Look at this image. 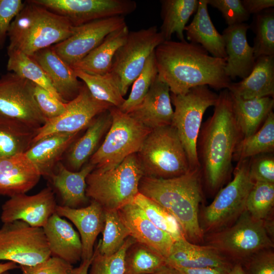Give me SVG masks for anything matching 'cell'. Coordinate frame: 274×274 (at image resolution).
<instances>
[{"label":"cell","instance_id":"cell-49","mask_svg":"<svg viewBox=\"0 0 274 274\" xmlns=\"http://www.w3.org/2000/svg\"><path fill=\"white\" fill-rule=\"evenodd\" d=\"M24 4L21 0H0V49L5 46L11 24Z\"/></svg>","mask_w":274,"mask_h":274},{"label":"cell","instance_id":"cell-12","mask_svg":"<svg viewBox=\"0 0 274 274\" xmlns=\"http://www.w3.org/2000/svg\"><path fill=\"white\" fill-rule=\"evenodd\" d=\"M50 256L42 227L19 220L3 223L0 228V260L30 266Z\"/></svg>","mask_w":274,"mask_h":274},{"label":"cell","instance_id":"cell-55","mask_svg":"<svg viewBox=\"0 0 274 274\" xmlns=\"http://www.w3.org/2000/svg\"><path fill=\"white\" fill-rule=\"evenodd\" d=\"M228 274H246L243 266L241 263H236L233 265Z\"/></svg>","mask_w":274,"mask_h":274},{"label":"cell","instance_id":"cell-39","mask_svg":"<svg viewBox=\"0 0 274 274\" xmlns=\"http://www.w3.org/2000/svg\"><path fill=\"white\" fill-rule=\"evenodd\" d=\"M132 202L142 210L155 226L169 234L175 241L185 238L178 222L160 205L140 192Z\"/></svg>","mask_w":274,"mask_h":274},{"label":"cell","instance_id":"cell-19","mask_svg":"<svg viewBox=\"0 0 274 274\" xmlns=\"http://www.w3.org/2000/svg\"><path fill=\"white\" fill-rule=\"evenodd\" d=\"M172 104L169 88L157 76L141 104L128 114L152 130L172 125Z\"/></svg>","mask_w":274,"mask_h":274},{"label":"cell","instance_id":"cell-24","mask_svg":"<svg viewBox=\"0 0 274 274\" xmlns=\"http://www.w3.org/2000/svg\"><path fill=\"white\" fill-rule=\"evenodd\" d=\"M31 56L45 72L64 102L77 96L84 83L79 80L74 70L59 56L52 46L39 50Z\"/></svg>","mask_w":274,"mask_h":274},{"label":"cell","instance_id":"cell-9","mask_svg":"<svg viewBox=\"0 0 274 274\" xmlns=\"http://www.w3.org/2000/svg\"><path fill=\"white\" fill-rule=\"evenodd\" d=\"M111 125L100 146L89 162L105 171L119 165L127 157L137 153L151 130L128 114L112 106L109 109Z\"/></svg>","mask_w":274,"mask_h":274},{"label":"cell","instance_id":"cell-47","mask_svg":"<svg viewBox=\"0 0 274 274\" xmlns=\"http://www.w3.org/2000/svg\"><path fill=\"white\" fill-rule=\"evenodd\" d=\"M19 267L22 274H73L74 268L70 263L53 256L33 266Z\"/></svg>","mask_w":274,"mask_h":274},{"label":"cell","instance_id":"cell-6","mask_svg":"<svg viewBox=\"0 0 274 274\" xmlns=\"http://www.w3.org/2000/svg\"><path fill=\"white\" fill-rule=\"evenodd\" d=\"M136 155L144 176L169 179L191 169L184 147L172 125L151 130Z\"/></svg>","mask_w":274,"mask_h":274},{"label":"cell","instance_id":"cell-14","mask_svg":"<svg viewBox=\"0 0 274 274\" xmlns=\"http://www.w3.org/2000/svg\"><path fill=\"white\" fill-rule=\"evenodd\" d=\"M67 19L75 27L103 18L133 12L135 2L131 0H31Z\"/></svg>","mask_w":274,"mask_h":274},{"label":"cell","instance_id":"cell-5","mask_svg":"<svg viewBox=\"0 0 274 274\" xmlns=\"http://www.w3.org/2000/svg\"><path fill=\"white\" fill-rule=\"evenodd\" d=\"M143 176L136 154H132L113 169L94 168L86 178V195L104 211H118L133 202Z\"/></svg>","mask_w":274,"mask_h":274},{"label":"cell","instance_id":"cell-28","mask_svg":"<svg viewBox=\"0 0 274 274\" xmlns=\"http://www.w3.org/2000/svg\"><path fill=\"white\" fill-rule=\"evenodd\" d=\"M112 123L109 109L96 116L86 128V131L71 145L66 152L67 167L73 172L79 170L88 162L98 148Z\"/></svg>","mask_w":274,"mask_h":274},{"label":"cell","instance_id":"cell-57","mask_svg":"<svg viewBox=\"0 0 274 274\" xmlns=\"http://www.w3.org/2000/svg\"><path fill=\"white\" fill-rule=\"evenodd\" d=\"M2 274H11V273L10 272H9V271H7L3 272Z\"/></svg>","mask_w":274,"mask_h":274},{"label":"cell","instance_id":"cell-17","mask_svg":"<svg viewBox=\"0 0 274 274\" xmlns=\"http://www.w3.org/2000/svg\"><path fill=\"white\" fill-rule=\"evenodd\" d=\"M55 192L48 186L37 194H21L10 197L2 206L3 223L22 221L33 227L43 228L56 213Z\"/></svg>","mask_w":274,"mask_h":274},{"label":"cell","instance_id":"cell-26","mask_svg":"<svg viewBox=\"0 0 274 274\" xmlns=\"http://www.w3.org/2000/svg\"><path fill=\"white\" fill-rule=\"evenodd\" d=\"M95 166L88 162L79 170L68 169L61 161L48 179L57 192L62 206L71 208L83 207L90 200L86 195V178Z\"/></svg>","mask_w":274,"mask_h":274},{"label":"cell","instance_id":"cell-1","mask_svg":"<svg viewBox=\"0 0 274 274\" xmlns=\"http://www.w3.org/2000/svg\"><path fill=\"white\" fill-rule=\"evenodd\" d=\"M154 53L158 76L174 94L203 85L216 90L227 89L231 83L225 71L226 60L210 55L197 44L164 41Z\"/></svg>","mask_w":274,"mask_h":274},{"label":"cell","instance_id":"cell-50","mask_svg":"<svg viewBox=\"0 0 274 274\" xmlns=\"http://www.w3.org/2000/svg\"><path fill=\"white\" fill-rule=\"evenodd\" d=\"M244 263L246 274H274V253L272 248L254 254Z\"/></svg>","mask_w":274,"mask_h":274},{"label":"cell","instance_id":"cell-11","mask_svg":"<svg viewBox=\"0 0 274 274\" xmlns=\"http://www.w3.org/2000/svg\"><path fill=\"white\" fill-rule=\"evenodd\" d=\"M164 41L156 26L129 32L125 42L115 54L110 72L123 97L149 57Z\"/></svg>","mask_w":274,"mask_h":274},{"label":"cell","instance_id":"cell-36","mask_svg":"<svg viewBox=\"0 0 274 274\" xmlns=\"http://www.w3.org/2000/svg\"><path fill=\"white\" fill-rule=\"evenodd\" d=\"M7 53V69L9 72L14 73L45 89L63 101L45 72L32 56L17 51H9Z\"/></svg>","mask_w":274,"mask_h":274},{"label":"cell","instance_id":"cell-56","mask_svg":"<svg viewBox=\"0 0 274 274\" xmlns=\"http://www.w3.org/2000/svg\"><path fill=\"white\" fill-rule=\"evenodd\" d=\"M152 274H179L173 268L166 265Z\"/></svg>","mask_w":274,"mask_h":274},{"label":"cell","instance_id":"cell-51","mask_svg":"<svg viewBox=\"0 0 274 274\" xmlns=\"http://www.w3.org/2000/svg\"><path fill=\"white\" fill-rule=\"evenodd\" d=\"M243 6L250 14H257L263 11L273 8V0H241Z\"/></svg>","mask_w":274,"mask_h":274},{"label":"cell","instance_id":"cell-48","mask_svg":"<svg viewBox=\"0 0 274 274\" xmlns=\"http://www.w3.org/2000/svg\"><path fill=\"white\" fill-rule=\"evenodd\" d=\"M250 174L255 182L274 184V157L264 154L250 158Z\"/></svg>","mask_w":274,"mask_h":274},{"label":"cell","instance_id":"cell-23","mask_svg":"<svg viewBox=\"0 0 274 274\" xmlns=\"http://www.w3.org/2000/svg\"><path fill=\"white\" fill-rule=\"evenodd\" d=\"M41 175L25 153L0 159V195L10 197L26 193Z\"/></svg>","mask_w":274,"mask_h":274},{"label":"cell","instance_id":"cell-53","mask_svg":"<svg viewBox=\"0 0 274 274\" xmlns=\"http://www.w3.org/2000/svg\"><path fill=\"white\" fill-rule=\"evenodd\" d=\"M92 259L82 260L80 265L74 268L73 274H87Z\"/></svg>","mask_w":274,"mask_h":274},{"label":"cell","instance_id":"cell-16","mask_svg":"<svg viewBox=\"0 0 274 274\" xmlns=\"http://www.w3.org/2000/svg\"><path fill=\"white\" fill-rule=\"evenodd\" d=\"M126 24L123 16L96 20L75 27L70 37L52 47L71 66L97 47L110 33Z\"/></svg>","mask_w":274,"mask_h":274},{"label":"cell","instance_id":"cell-27","mask_svg":"<svg viewBox=\"0 0 274 274\" xmlns=\"http://www.w3.org/2000/svg\"><path fill=\"white\" fill-rule=\"evenodd\" d=\"M78 134L55 133L46 136L33 143L24 153L41 176L48 179Z\"/></svg>","mask_w":274,"mask_h":274},{"label":"cell","instance_id":"cell-32","mask_svg":"<svg viewBox=\"0 0 274 274\" xmlns=\"http://www.w3.org/2000/svg\"><path fill=\"white\" fill-rule=\"evenodd\" d=\"M230 94L234 113L243 138L248 137L260 128L272 111L273 98L263 97L246 99Z\"/></svg>","mask_w":274,"mask_h":274},{"label":"cell","instance_id":"cell-33","mask_svg":"<svg viewBox=\"0 0 274 274\" xmlns=\"http://www.w3.org/2000/svg\"><path fill=\"white\" fill-rule=\"evenodd\" d=\"M160 32L165 41L171 40L176 33L180 41H185L184 29L191 15L196 12L198 0H162Z\"/></svg>","mask_w":274,"mask_h":274},{"label":"cell","instance_id":"cell-35","mask_svg":"<svg viewBox=\"0 0 274 274\" xmlns=\"http://www.w3.org/2000/svg\"><path fill=\"white\" fill-rule=\"evenodd\" d=\"M274 151V114L271 111L261 127L253 134L243 138L237 145L233 159L240 160L273 153Z\"/></svg>","mask_w":274,"mask_h":274},{"label":"cell","instance_id":"cell-30","mask_svg":"<svg viewBox=\"0 0 274 274\" xmlns=\"http://www.w3.org/2000/svg\"><path fill=\"white\" fill-rule=\"evenodd\" d=\"M207 0H199L191 22L184 29L187 40L203 47L212 56L226 60L225 43L222 34L214 25L208 9Z\"/></svg>","mask_w":274,"mask_h":274},{"label":"cell","instance_id":"cell-46","mask_svg":"<svg viewBox=\"0 0 274 274\" xmlns=\"http://www.w3.org/2000/svg\"><path fill=\"white\" fill-rule=\"evenodd\" d=\"M207 2L222 13L228 26L245 23L250 17L241 0H207Z\"/></svg>","mask_w":274,"mask_h":274},{"label":"cell","instance_id":"cell-21","mask_svg":"<svg viewBox=\"0 0 274 274\" xmlns=\"http://www.w3.org/2000/svg\"><path fill=\"white\" fill-rule=\"evenodd\" d=\"M56 213L70 220L77 228L82 245V260L91 259L98 235L105 225V211L96 201L90 200L87 206L71 208L57 205Z\"/></svg>","mask_w":274,"mask_h":274},{"label":"cell","instance_id":"cell-43","mask_svg":"<svg viewBox=\"0 0 274 274\" xmlns=\"http://www.w3.org/2000/svg\"><path fill=\"white\" fill-rule=\"evenodd\" d=\"M274 205V184L255 182L246 204V210L254 219L266 220Z\"/></svg>","mask_w":274,"mask_h":274},{"label":"cell","instance_id":"cell-22","mask_svg":"<svg viewBox=\"0 0 274 274\" xmlns=\"http://www.w3.org/2000/svg\"><path fill=\"white\" fill-rule=\"evenodd\" d=\"M165 261L166 265L174 268L214 267L231 269L233 266L216 249L191 243L185 238L175 241Z\"/></svg>","mask_w":274,"mask_h":274},{"label":"cell","instance_id":"cell-25","mask_svg":"<svg viewBox=\"0 0 274 274\" xmlns=\"http://www.w3.org/2000/svg\"><path fill=\"white\" fill-rule=\"evenodd\" d=\"M43 228L51 256L61 258L72 265L82 260L81 238L69 222L55 213Z\"/></svg>","mask_w":274,"mask_h":274},{"label":"cell","instance_id":"cell-34","mask_svg":"<svg viewBox=\"0 0 274 274\" xmlns=\"http://www.w3.org/2000/svg\"><path fill=\"white\" fill-rule=\"evenodd\" d=\"M37 130L0 116V159L24 153L32 145Z\"/></svg>","mask_w":274,"mask_h":274},{"label":"cell","instance_id":"cell-13","mask_svg":"<svg viewBox=\"0 0 274 274\" xmlns=\"http://www.w3.org/2000/svg\"><path fill=\"white\" fill-rule=\"evenodd\" d=\"M35 84L12 72L0 78V116L38 129L46 122L34 96Z\"/></svg>","mask_w":274,"mask_h":274},{"label":"cell","instance_id":"cell-40","mask_svg":"<svg viewBox=\"0 0 274 274\" xmlns=\"http://www.w3.org/2000/svg\"><path fill=\"white\" fill-rule=\"evenodd\" d=\"M102 233V237L96 247L100 254L107 256L118 251L130 236L118 211H105V225Z\"/></svg>","mask_w":274,"mask_h":274},{"label":"cell","instance_id":"cell-3","mask_svg":"<svg viewBox=\"0 0 274 274\" xmlns=\"http://www.w3.org/2000/svg\"><path fill=\"white\" fill-rule=\"evenodd\" d=\"M202 178L199 168L169 179L143 176L139 186V192L173 215L180 225L185 238L195 244L203 241L204 236L199 221Z\"/></svg>","mask_w":274,"mask_h":274},{"label":"cell","instance_id":"cell-2","mask_svg":"<svg viewBox=\"0 0 274 274\" xmlns=\"http://www.w3.org/2000/svg\"><path fill=\"white\" fill-rule=\"evenodd\" d=\"M242 138L231 94L224 89L218 94L212 116L201 127L197 144L202 177L211 192L220 189L229 177L233 154Z\"/></svg>","mask_w":274,"mask_h":274},{"label":"cell","instance_id":"cell-41","mask_svg":"<svg viewBox=\"0 0 274 274\" xmlns=\"http://www.w3.org/2000/svg\"><path fill=\"white\" fill-rule=\"evenodd\" d=\"M251 26L255 35L253 46L255 59L274 56V9H268L254 15Z\"/></svg>","mask_w":274,"mask_h":274},{"label":"cell","instance_id":"cell-45","mask_svg":"<svg viewBox=\"0 0 274 274\" xmlns=\"http://www.w3.org/2000/svg\"><path fill=\"white\" fill-rule=\"evenodd\" d=\"M33 93L40 111L47 121L58 117L65 110L67 102L57 98L45 89L35 84Z\"/></svg>","mask_w":274,"mask_h":274},{"label":"cell","instance_id":"cell-38","mask_svg":"<svg viewBox=\"0 0 274 274\" xmlns=\"http://www.w3.org/2000/svg\"><path fill=\"white\" fill-rule=\"evenodd\" d=\"M125 262V274H152L166 265L163 257L138 242L127 250Z\"/></svg>","mask_w":274,"mask_h":274},{"label":"cell","instance_id":"cell-4","mask_svg":"<svg viewBox=\"0 0 274 274\" xmlns=\"http://www.w3.org/2000/svg\"><path fill=\"white\" fill-rule=\"evenodd\" d=\"M74 29L65 18L31 0L25 1L11 24L7 52L17 51L32 56L66 39Z\"/></svg>","mask_w":274,"mask_h":274},{"label":"cell","instance_id":"cell-37","mask_svg":"<svg viewBox=\"0 0 274 274\" xmlns=\"http://www.w3.org/2000/svg\"><path fill=\"white\" fill-rule=\"evenodd\" d=\"M74 71L77 77L86 86L95 98L117 108H119L125 101L118 85L110 73L99 75Z\"/></svg>","mask_w":274,"mask_h":274},{"label":"cell","instance_id":"cell-42","mask_svg":"<svg viewBox=\"0 0 274 274\" xmlns=\"http://www.w3.org/2000/svg\"><path fill=\"white\" fill-rule=\"evenodd\" d=\"M157 76L158 71L154 52L149 57L142 71L132 84L128 98L118 108L122 112L128 114L138 107L143 100Z\"/></svg>","mask_w":274,"mask_h":274},{"label":"cell","instance_id":"cell-8","mask_svg":"<svg viewBox=\"0 0 274 274\" xmlns=\"http://www.w3.org/2000/svg\"><path fill=\"white\" fill-rule=\"evenodd\" d=\"M175 107L172 125L175 128L186 152L191 169L199 168L197 144L207 109L214 106L218 94L208 86H198L182 94L170 93Z\"/></svg>","mask_w":274,"mask_h":274},{"label":"cell","instance_id":"cell-31","mask_svg":"<svg viewBox=\"0 0 274 274\" xmlns=\"http://www.w3.org/2000/svg\"><path fill=\"white\" fill-rule=\"evenodd\" d=\"M129 32L126 24L111 32L97 47L71 66L91 75L110 73L115 54L125 42Z\"/></svg>","mask_w":274,"mask_h":274},{"label":"cell","instance_id":"cell-18","mask_svg":"<svg viewBox=\"0 0 274 274\" xmlns=\"http://www.w3.org/2000/svg\"><path fill=\"white\" fill-rule=\"evenodd\" d=\"M118 212L128 229L130 236L136 242L157 252L165 260L175 241L155 226L134 203L124 206Z\"/></svg>","mask_w":274,"mask_h":274},{"label":"cell","instance_id":"cell-15","mask_svg":"<svg viewBox=\"0 0 274 274\" xmlns=\"http://www.w3.org/2000/svg\"><path fill=\"white\" fill-rule=\"evenodd\" d=\"M112 106L95 98L84 84L77 96L66 103L65 110L61 115L47 120L37 130L32 144L53 134L79 133L86 128L96 116Z\"/></svg>","mask_w":274,"mask_h":274},{"label":"cell","instance_id":"cell-20","mask_svg":"<svg viewBox=\"0 0 274 274\" xmlns=\"http://www.w3.org/2000/svg\"><path fill=\"white\" fill-rule=\"evenodd\" d=\"M250 25L246 23L228 26L222 31L227 55L225 71L231 80L242 79L252 72L256 59L254 49L248 43L247 33Z\"/></svg>","mask_w":274,"mask_h":274},{"label":"cell","instance_id":"cell-7","mask_svg":"<svg viewBox=\"0 0 274 274\" xmlns=\"http://www.w3.org/2000/svg\"><path fill=\"white\" fill-rule=\"evenodd\" d=\"M268 231L265 220H256L245 210L232 224L208 233L203 239L205 245L242 263L254 254L273 247Z\"/></svg>","mask_w":274,"mask_h":274},{"label":"cell","instance_id":"cell-44","mask_svg":"<svg viewBox=\"0 0 274 274\" xmlns=\"http://www.w3.org/2000/svg\"><path fill=\"white\" fill-rule=\"evenodd\" d=\"M135 242L129 236L118 251L109 256L100 254L95 247L87 274H125L126 254Z\"/></svg>","mask_w":274,"mask_h":274},{"label":"cell","instance_id":"cell-10","mask_svg":"<svg viewBox=\"0 0 274 274\" xmlns=\"http://www.w3.org/2000/svg\"><path fill=\"white\" fill-rule=\"evenodd\" d=\"M250 158L238 161L232 180L204 209L201 227L204 234L230 225L246 210V201L254 184L250 174Z\"/></svg>","mask_w":274,"mask_h":274},{"label":"cell","instance_id":"cell-52","mask_svg":"<svg viewBox=\"0 0 274 274\" xmlns=\"http://www.w3.org/2000/svg\"><path fill=\"white\" fill-rule=\"evenodd\" d=\"M174 269L179 274H228L229 271L231 269L214 267Z\"/></svg>","mask_w":274,"mask_h":274},{"label":"cell","instance_id":"cell-54","mask_svg":"<svg viewBox=\"0 0 274 274\" xmlns=\"http://www.w3.org/2000/svg\"><path fill=\"white\" fill-rule=\"evenodd\" d=\"M19 267V266H18L17 264L11 261H8L4 263H0V274Z\"/></svg>","mask_w":274,"mask_h":274},{"label":"cell","instance_id":"cell-29","mask_svg":"<svg viewBox=\"0 0 274 274\" xmlns=\"http://www.w3.org/2000/svg\"><path fill=\"white\" fill-rule=\"evenodd\" d=\"M227 89L232 95L243 99L273 98L274 56L256 58L250 75L239 82H231Z\"/></svg>","mask_w":274,"mask_h":274}]
</instances>
